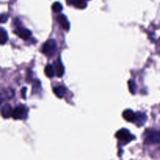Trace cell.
Returning a JSON list of instances; mask_svg holds the SVG:
<instances>
[{
    "label": "cell",
    "mask_w": 160,
    "mask_h": 160,
    "mask_svg": "<svg viewBox=\"0 0 160 160\" xmlns=\"http://www.w3.org/2000/svg\"><path fill=\"white\" fill-rule=\"evenodd\" d=\"M7 97L9 98H12L14 96V90L13 89H10V90H7Z\"/></svg>",
    "instance_id": "obj_17"
},
{
    "label": "cell",
    "mask_w": 160,
    "mask_h": 160,
    "mask_svg": "<svg viewBox=\"0 0 160 160\" xmlns=\"http://www.w3.org/2000/svg\"><path fill=\"white\" fill-rule=\"evenodd\" d=\"M16 33L18 34L20 38L24 40H27L31 35V32L30 30L26 28H23V27H18Z\"/></svg>",
    "instance_id": "obj_6"
},
{
    "label": "cell",
    "mask_w": 160,
    "mask_h": 160,
    "mask_svg": "<svg viewBox=\"0 0 160 160\" xmlns=\"http://www.w3.org/2000/svg\"><path fill=\"white\" fill-rule=\"evenodd\" d=\"M28 114V109L24 105L17 106L13 109L12 117L15 120H24L26 119Z\"/></svg>",
    "instance_id": "obj_2"
},
{
    "label": "cell",
    "mask_w": 160,
    "mask_h": 160,
    "mask_svg": "<svg viewBox=\"0 0 160 160\" xmlns=\"http://www.w3.org/2000/svg\"><path fill=\"white\" fill-rule=\"evenodd\" d=\"M8 20V15L6 14V13H4V14H2L1 15V23H4L6 22V21Z\"/></svg>",
    "instance_id": "obj_18"
},
{
    "label": "cell",
    "mask_w": 160,
    "mask_h": 160,
    "mask_svg": "<svg viewBox=\"0 0 160 160\" xmlns=\"http://www.w3.org/2000/svg\"><path fill=\"white\" fill-rule=\"evenodd\" d=\"M8 40V35L7 33L3 28H1V30H0V42H1V44L2 45H4L7 42Z\"/></svg>",
    "instance_id": "obj_14"
},
{
    "label": "cell",
    "mask_w": 160,
    "mask_h": 160,
    "mask_svg": "<svg viewBox=\"0 0 160 160\" xmlns=\"http://www.w3.org/2000/svg\"><path fill=\"white\" fill-rule=\"evenodd\" d=\"M13 109L9 104H6L2 109V117L3 118H9L13 115Z\"/></svg>",
    "instance_id": "obj_10"
},
{
    "label": "cell",
    "mask_w": 160,
    "mask_h": 160,
    "mask_svg": "<svg viewBox=\"0 0 160 160\" xmlns=\"http://www.w3.org/2000/svg\"><path fill=\"white\" fill-rule=\"evenodd\" d=\"M56 21H58L59 24L60 25V27L62 29H64L65 30H69L70 29V23L67 21V18L66 17V16L63 14H60L56 17Z\"/></svg>",
    "instance_id": "obj_5"
},
{
    "label": "cell",
    "mask_w": 160,
    "mask_h": 160,
    "mask_svg": "<svg viewBox=\"0 0 160 160\" xmlns=\"http://www.w3.org/2000/svg\"><path fill=\"white\" fill-rule=\"evenodd\" d=\"M26 91H27L26 88H23L22 90H21V94H22V97L24 99L26 98Z\"/></svg>",
    "instance_id": "obj_19"
},
{
    "label": "cell",
    "mask_w": 160,
    "mask_h": 160,
    "mask_svg": "<svg viewBox=\"0 0 160 160\" xmlns=\"http://www.w3.org/2000/svg\"><path fill=\"white\" fill-rule=\"evenodd\" d=\"M123 117L128 122H134L136 120V114L130 109H126L123 113Z\"/></svg>",
    "instance_id": "obj_7"
},
{
    "label": "cell",
    "mask_w": 160,
    "mask_h": 160,
    "mask_svg": "<svg viewBox=\"0 0 160 160\" xmlns=\"http://www.w3.org/2000/svg\"><path fill=\"white\" fill-rule=\"evenodd\" d=\"M55 70H56V74L58 77H61L64 74V67L62 62H60V59H59L57 62L55 64Z\"/></svg>",
    "instance_id": "obj_9"
},
{
    "label": "cell",
    "mask_w": 160,
    "mask_h": 160,
    "mask_svg": "<svg viewBox=\"0 0 160 160\" xmlns=\"http://www.w3.org/2000/svg\"><path fill=\"white\" fill-rule=\"evenodd\" d=\"M146 120H147V117H146L145 113H138L136 114V120L134 123H136V124L138 125V126H141L143 124H145Z\"/></svg>",
    "instance_id": "obj_11"
},
{
    "label": "cell",
    "mask_w": 160,
    "mask_h": 160,
    "mask_svg": "<svg viewBox=\"0 0 160 160\" xmlns=\"http://www.w3.org/2000/svg\"><path fill=\"white\" fill-rule=\"evenodd\" d=\"M45 74L49 78H52V77H54L55 70L52 65H50V64L46 65V66L45 67Z\"/></svg>",
    "instance_id": "obj_13"
},
{
    "label": "cell",
    "mask_w": 160,
    "mask_h": 160,
    "mask_svg": "<svg viewBox=\"0 0 160 160\" xmlns=\"http://www.w3.org/2000/svg\"><path fill=\"white\" fill-rule=\"evenodd\" d=\"M57 52V44L54 39H49L42 46V53L45 56L50 58Z\"/></svg>",
    "instance_id": "obj_1"
},
{
    "label": "cell",
    "mask_w": 160,
    "mask_h": 160,
    "mask_svg": "<svg viewBox=\"0 0 160 160\" xmlns=\"http://www.w3.org/2000/svg\"><path fill=\"white\" fill-rule=\"evenodd\" d=\"M53 92L59 98H62L66 94V88L62 86L56 87L53 88Z\"/></svg>",
    "instance_id": "obj_12"
},
{
    "label": "cell",
    "mask_w": 160,
    "mask_h": 160,
    "mask_svg": "<svg viewBox=\"0 0 160 160\" xmlns=\"http://www.w3.org/2000/svg\"><path fill=\"white\" fill-rule=\"evenodd\" d=\"M145 142L150 144L160 143V132L156 130L149 131L145 138Z\"/></svg>",
    "instance_id": "obj_3"
},
{
    "label": "cell",
    "mask_w": 160,
    "mask_h": 160,
    "mask_svg": "<svg viewBox=\"0 0 160 160\" xmlns=\"http://www.w3.org/2000/svg\"><path fill=\"white\" fill-rule=\"evenodd\" d=\"M128 87H129V90H130V93L132 94H135V91H136V86L135 83L132 80H130L128 81Z\"/></svg>",
    "instance_id": "obj_16"
},
{
    "label": "cell",
    "mask_w": 160,
    "mask_h": 160,
    "mask_svg": "<svg viewBox=\"0 0 160 160\" xmlns=\"http://www.w3.org/2000/svg\"><path fill=\"white\" fill-rule=\"evenodd\" d=\"M116 137H117V139H119L120 141H124L126 143L130 141L131 140L134 139V137L133 135L130 134V132L128 131L126 129H122V130H119L116 134Z\"/></svg>",
    "instance_id": "obj_4"
},
{
    "label": "cell",
    "mask_w": 160,
    "mask_h": 160,
    "mask_svg": "<svg viewBox=\"0 0 160 160\" xmlns=\"http://www.w3.org/2000/svg\"><path fill=\"white\" fill-rule=\"evenodd\" d=\"M67 2L78 9H84L87 6L86 0H67Z\"/></svg>",
    "instance_id": "obj_8"
},
{
    "label": "cell",
    "mask_w": 160,
    "mask_h": 160,
    "mask_svg": "<svg viewBox=\"0 0 160 160\" xmlns=\"http://www.w3.org/2000/svg\"><path fill=\"white\" fill-rule=\"evenodd\" d=\"M52 10L55 13H59V12H60L62 10V6L61 5L60 2H54L53 4V6H52Z\"/></svg>",
    "instance_id": "obj_15"
}]
</instances>
